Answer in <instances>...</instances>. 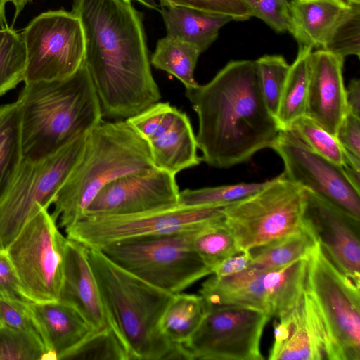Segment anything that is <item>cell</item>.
<instances>
[{"label":"cell","mask_w":360,"mask_h":360,"mask_svg":"<svg viewBox=\"0 0 360 360\" xmlns=\"http://www.w3.org/2000/svg\"><path fill=\"white\" fill-rule=\"evenodd\" d=\"M347 3L360 4V0H345Z\"/></svg>","instance_id":"49"},{"label":"cell","mask_w":360,"mask_h":360,"mask_svg":"<svg viewBox=\"0 0 360 360\" xmlns=\"http://www.w3.org/2000/svg\"><path fill=\"white\" fill-rule=\"evenodd\" d=\"M250 260L249 251H242L221 262L215 267L212 274L223 277L240 273L248 267Z\"/></svg>","instance_id":"43"},{"label":"cell","mask_w":360,"mask_h":360,"mask_svg":"<svg viewBox=\"0 0 360 360\" xmlns=\"http://www.w3.org/2000/svg\"><path fill=\"white\" fill-rule=\"evenodd\" d=\"M160 4H161V7H168L169 6V4H168V1L167 0H160Z\"/></svg>","instance_id":"48"},{"label":"cell","mask_w":360,"mask_h":360,"mask_svg":"<svg viewBox=\"0 0 360 360\" xmlns=\"http://www.w3.org/2000/svg\"><path fill=\"white\" fill-rule=\"evenodd\" d=\"M335 137L347 152L360 158V117L347 111Z\"/></svg>","instance_id":"42"},{"label":"cell","mask_w":360,"mask_h":360,"mask_svg":"<svg viewBox=\"0 0 360 360\" xmlns=\"http://www.w3.org/2000/svg\"><path fill=\"white\" fill-rule=\"evenodd\" d=\"M278 319L269 360H342L319 309L305 288Z\"/></svg>","instance_id":"18"},{"label":"cell","mask_w":360,"mask_h":360,"mask_svg":"<svg viewBox=\"0 0 360 360\" xmlns=\"http://www.w3.org/2000/svg\"><path fill=\"white\" fill-rule=\"evenodd\" d=\"M87 134L41 160L23 158L0 200V250H6L28 221L53 204L84 150Z\"/></svg>","instance_id":"7"},{"label":"cell","mask_w":360,"mask_h":360,"mask_svg":"<svg viewBox=\"0 0 360 360\" xmlns=\"http://www.w3.org/2000/svg\"><path fill=\"white\" fill-rule=\"evenodd\" d=\"M303 226L335 266L360 289V219L303 188Z\"/></svg>","instance_id":"16"},{"label":"cell","mask_w":360,"mask_h":360,"mask_svg":"<svg viewBox=\"0 0 360 360\" xmlns=\"http://www.w3.org/2000/svg\"><path fill=\"white\" fill-rule=\"evenodd\" d=\"M267 181L240 183L179 191L178 205L183 207H224L248 197L261 188Z\"/></svg>","instance_id":"33"},{"label":"cell","mask_w":360,"mask_h":360,"mask_svg":"<svg viewBox=\"0 0 360 360\" xmlns=\"http://www.w3.org/2000/svg\"><path fill=\"white\" fill-rule=\"evenodd\" d=\"M305 288L319 309L342 360H360V289L316 243L308 255Z\"/></svg>","instance_id":"12"},{"label":"cell","mask_w":360,"mask_h":360,"mask_svg":"<svg viewBox=\"0 0 360 360\" xmlns=\"http://www.w3.org/2000/svg\"><path fill=\"white\" fill-rule=\"evenodd\" d=\"M346 102L348 111L360 117V81L358 79L351 80L346 89Z\"/></svg>","instance_id":"44"},{"label":"cell","mask_w":360,"mask_h":360,"mask_svg":"<svg viewBox=\"0 0 360 360\" xmlns=\"http://www.w3.org/2000/svg\"><path fill=\"white\" fill-rule=\"evenodd\" d=\"M65 240L48 210L41 209L6 249L29 301L58 300Z\"/></svg>","instance_id":"10"},{"label":"cell","mask_w":360,"mask_h":360,"mask_svg":"<svg viewBox=\"0 0 360 360\" xmlns=\"http://www.w3.org/2000/svg\"><path fill=\"white\" fill-rule=\"evenodd\" d=\"M22 160L21 108L17 100L0 106V200L9 189Z\"/></svg>","instance_id":"26"},{"label":"cell","mask_w":360,"mask_h":360,"mask_svg":"<svg viewBox=\"0 0 360 360\" xmlns=\"http://www.w3.org/2000/svg\"><path fill=\"white\" fill-rule=\"evenodd\" d=\"M82 23L84 63L103 117L127 120L160 101L142 14L127 0H74Z\"/></svg>","instance_id":"1"},{"label":"cell","mask_w":360,"mask_h":360,"mask_svg":"<svg viewBox=\"0 0 360 360\" xmlns=\"http://www.w3.org/2000/svg\"><path fill=\"white\" fill-rule=\"evenodd\" d=\"M200 53L194 46L166 35L158 41L150 63L174 76L186 89H191L198 85L194 71Z\"/></svg>","instance_id":"29"},{"label":"cell","mask_w":360,"mask_h":360,"mask_svg":"<svg viewBox=\"0 0 360 360\" xmlns=\"http://www.w3.org/2000/svg\"><path fill=\"white\" fill-rule=\"evenodd\" d=\"M251 17L261 19L274 30L290 32L291 15L288 0H242Z\"/></svg>","instance_id":"38"},{"label":"cell","mask_w":360,"mask_h":360,"mask_svg":"<svg viewBox=\"0 0 360 360\" xmlns=\"http://www.w3.org/2000/svg\"><path fill=\"white\" fill-rule=\"evenodd\" d=\"M72 359L129 360L125 345L111 326L92 333L76 349Z\"/></svg>","instance_id":"37"},{"label":"cell","mask_w":360,"mask_h":360,"mask_svg":"<svg viewBox=\"0 0 360 360\" xmlns=\"http://www.w3.org/2000/svg\"><path fill=\"white\" fill-rule=\"evenodd\" d=\"M31 1L32 0H8V2H11L15 8L14 21L25 6Z\"/></svg>","instance_id":"45"},{"label":"cell","mask_w":360,"mask_h":360,"mask_svg":"<svg viewBox=\"0 0 360 360\" xmlns=\"http://www.w3.org/2000/svg\"><path fill=\"white\" fill-rule=\"evenodd\" d=\"M308 256L274 269L245 270L227 276L211 274L200 295L206 305L237 304L278 318L297 301L305 288Z\"/></svg>","instance_id":"9"},{"label":"cell","mask_w":360,"mask_h":360,"mask_svg":"<svg viewBox=\"0 0 360 360\" xmlns=\"http://www.w3.org/2000/svg\"><path fill=\"white\" fill-rule=\"evenodd\" d=\"M159 11L167 36L184 41L201 53L215 41L219 30L233 20L228 15L178 6L162 7Z\"/></svg>","instance_id":"24"},{"label":"cell","mask_w":360,"mask_h":360,"mask_svg":"<svg viewBox=\"0 0 360 360\" xmlns=\"http://www.w3.org/2000/svg\"><path fill=\"white\" fill-rule=\"evenodd\" d=\"M127 1H129L130 2L135 1L140 3L141 4L143 5L144 6H146L148 8L155 9V10H158V11L160 10V6L158 5L154 0H127Z\"/></svg>","instance_id":"47"},{"label":"cell","mask_w":360,"mask_h":360,"mask_svg":"<svg viewBox=\"0 0 360 360\" xmlns=\"http://www.w3.org/2000/svg\"><path fill=\"white\" fill-rule=\"evenodd\" d=\"M0 295L29 301L6 250H0Z\"/></svg>","instance_id":"41"},{"label":"cell","mask_w":360,"mask_h":360,"mask_svg":"<svg viewBox=\"0 0 360 360\" xmlns=\"http://www.w3.org/2000/svg\"><path fill=\"white\" fill-rule=\"evenodd\" d=\"M29 302L0 295V326L38 332Z\"/></svg>","instance_id":"40"},{"label":"cell","mask_w":360,"mask_h":360,"mask_svg":"<svg viewBox=\"0 0 360 360\" xmlns=\"http://www.w3.org/2000/svg\"><path fill=\"white\" fill-rule=\"evenodd\" d=\"M223 207L177 205L133 214L84 216L65 230L68 238L101 250L126 239L181 231L223 218Z\"/></svg>","instance_id":"14"},{"label":"cell","mask_w":360,"mask_h":360,"mask_svg":"<svg viewBox=\"0 0 360 360\" xmlns=\"http://www.w3.org/2000/svg\"><path fill=\"white\" fill-rule=\"evenodd\" d=\"M23 158L56 153L103 122L101 103L84 63L58 79L25 83L18 96Z\"/></svg>","instance_id":"3"},{"label":"cell","mask_w":360,"mask_h":360,"mask_svg":"<svg viewBox=\"0 0 360 360\" xmlns=\"http://www.w3.org/2000/svg\"><path fill=\"white\" fill-rule=\"evenodd\" d=\"M212 221L181 231L126 239L100 250L144 281L177 294L212 274L193 246L197 234Z\"/></svg>","instance_id":"6"},{"label":"cell","mask_w":360,"mask_h":360,"mask_svg":"<svg viewBox=\"0 0 360 360\" xmlns=\"http://www.w3.org/2000/svg\"><path fill=\"white\" fill-rule=\"evenodd\" d=\"M347 6L345 0H292L290 32L301 45L321 48Z\"/></svg>","instance_id":"23"},{"label":"cell","mask_w":360,"mask_h":360,"mask_svg":"<svg viewBox=\"0 0 360 360\" xmlns=\"http://www.w3.org/2000/svg\"><path fill=\"white\" fill-rule=\"evenodd\" d=\"M289 129L319 155L338 165L360 170V158L347 152L335 136L307 116L297 119Z\"/></svg>","instance_id":"30"},{"label":"cell","mask_w":360,"mask_h":360,"mask_svg":"<svg viewBox=\"0 0 360 360\" xmlns=\"http://www.w3.org/2000/svg\"><path fill=\"white\" fill-rule=\"evenodd\" d=\"M255 62L264 99L275 117L290 65L278 55H266Z\"/></svg>","instance_id":"36"},{"label":"cell","mask_w":360,"mask_h":360,"mask_svg":"<svg viewBox=\"0 0 360 360\" xmlns=\"http://www.w3.org/2000/svg\"><path fill=\"white\" fill-rule=\"evenodd\" d=\"M270 319L250 307L206 305L201 323L184 345L191 360H263L260 342Z\"/></svg>","instance_id":"13"},{"label":"cell","mask_w":360,"mask_h":360,"mask_svg":"<svg viewBox=\"0 0 360 360\" xmlns=\"http://www.w3.org/2000/svg\"><path fill=\"white\" fill-rule=\"evenodd\" d=\"M206 304L200 295L177 293L160 321L162 333L171 344L184 345L201 323Z\"/></svg>","instance_id":"27"},{"label":"cell","mask_w":360,"mask_h":360,"mask_svg":"<svg viewBox=\"0 0 360 360\" xmlns=\"http://www.w3.org/2000/svg\"><path fill=\"white\" fill-rule=\"evenodd\" d=\"M295 61L290 65L276 120L281 130H288L305 114L309 79V56L312 47L300 44Z\"/></svg>","instance_id":"25"},{"label":"cell","mask_w":360,"mask_h":360,"mask_svg":"<svg viewBox=\"0 0 360 360\" xmlns=\"http://www.w3.org/2000/svg\"><path fill=\"white\" fill-rule=\"evenodd\" d=\"M147 141L155 167L176 174L201 158L189 117L168 102H158L127 119Z\"/></svg>","instance_id":"17"},{"label":"cell","mask_w":360,"mask_h":360,"mask_svg":"<svg viewBox=\"0 0 360 360\" xmlns=\"http://www.w3.org/2000/svg\"><path fill=\"white\" fill-rule=\"evenodd\" d=\"M153 167L147 141L127 120L103 121L88 133L84 150L57 193L51 214L65 229L84 216L105 186Z\"/></svg>","instance_id":"4"},{"label":"cell","mask_w":360,"mask_h":360,"mask_svg":"<svg viewBox=\"0 0 360 360\" xmlns=\"http://www.w3.org/2000/svg\"><path fill=\"white\" fill-rule=\"evenodd\" d=\"M29 306L49 360L70 359L81 344L96 331L76 309L58 300L29 302Z\"/></svg>","instance_id":"22"},{"label":"cell","mask_w":360,"mask_h":360,"mask_svg":"<svg viewBox=\"0 0 360 360\" xmlns=\"http://www.w3.org/2000/svg\"><path fill=\"white\" fill-rule=\"evenodd\" d=\"M175 176L157 167L122 176L99 191L84 216L133 214L176 207L179 190Z\"/></svg>","instance_id":"19"},{"label":"cell","mask_w":360,"mask_h":360,"mask_svg":"<svg viewBox=\"0 0 360 360\" xmlns=\"http://www.w3.org/2000/svg\"><path fill=\"white\" fill-rule=\"evenodd\" d=\"M343 63V58L322 49L311 51L309 56L304 115L335 136L348 111Z\"/></svg>","instance_id":"20"},{"label":"cell","mask_w":360,"mask_h":360,"mask_svg":"<svg viewBox=\"0 0 360 360\" xmlns=\"http://www.w3.org/2000/svg\"><path fill=\"white\" fill-rule=\"evenodd\" d=\"M186 96L198 115L201 160L214 167L248 161L271 148L281 130L264 99L255 61H231Z\"/></svg>","instance_id":"2"},{"label":"cell","mask_w":360,"mask_h":360,"mask_svg":"<svg viewBox=\"0 0 360 360\" xmlns=\"http://www.w3.org/2000/svg\"><path fill=\"white\" fill-rule=\"evenodd\" d=\"M8 0H0V28L6 26V4Z\"/></svg>","instance_id":"46"},{"label":"cell","mask_w":360,"mask_h":360,"mask_svg":"<svg viewBox=\"0 0 360 360\" xmlns=\"http://www.w3.org/2000/svg\"><path fill=\"white\" fill-rule=\"evenodd\" d=\"M21 36L26 50L25 83L67 77L84 61V30L72 11L41 13L29 22Z\"/></svg>","instance_id":"11"},{"label":"cell","mask_w":360,"mask_h":360,"mask_svg":"<svg viewBox=\"0 0 360 360\" xmlns=\"http://www.w3.org/2000/svg\"><path fill=\"white\" fill-rule=\"evenodd\" d=\"M86 252L109 324L129 360H167L172 344L162 333L160 321L174 294L128 272L100 250L86 247Z\"/></svg>","instance_id":"5"},{"label":"cell","mask_w":360,"mask_h":360,"mask_svg":"<svg viewBox=\"0 0 360 360\" xmlns=\"http://www.w3.org/2000/svg\"><path fill=\"white\" fill-rule=\"evenodd\" d=\"M303 205V188L282 173L222 211L240 250L247 251L302 230Z\"/></svg>","instance_id":"8"},{"label":"cell","mask_w":360,"mask_h":360,"mask_svg":"<svg viewBox=\"0 0 360 360\" xmlns=\"http://www.w3.org/2000/svg\"><path fill=\"white\" fill-rule=\"evenodd\" d=\"M26 50L21 34L12 27L0 28V96L24 81Z\"/></svg>","instance_id":"32"},{"label":"cell","mask_w":360,"mask_h":360,"mask_svg":"<svg viewBox=\"0 0 360 360\" xmlns=\"http://www.w3.org/2000/svg\"><path fill=\"white\" fill-rule=\"evenodd\" d=\"M195 252L213 270L226 259L242 251L224 221V217L212 221L193 240Z\"/></svg>","instance_id":"31"},{"label":"cell","mask_w":360,"mask_h":360,"mask_svg":"<svg viewBox=\"0 0 360 360\" xmlns=\"http://www.w3.org/2000/svg\"><path fill=\"white\" fill-rule=\"evenodd\" d=\"M313 235L302 230L250 249L251 260L248 267L274 269L307 257L316 244Z\"/></svg>","instance_id":"28"},{"label":"cell","mask_w":360,"mask_h":360,"mask_svg":"<svg viewBox=\"0 0 360 360\" xmlns=\"http://www.w3.org/2000/svg\"><path fill=\"white\" fill-rule=\"evenodd\" d=\"M169 6H178L207 13L230 16L233 20H245L251 17L242 0H167ZM168 6V7H169Z\"/></svg>","instance_id":"39"},{"label":"cell","mask_w":360,"mask_h":360,"mask_svg":"<svg viewBox=\"0 0 360 360\" xmlns=\"http://www.w3.org/2000/svg\"><path fill=\"white\" fill-rule=\"evenodd\" d=\"M58 301L76 309L95 330L110 326L86 256V247L67 237Z\"/></svg>","instance_id":"21"},{"label":"cell","mask_w":360,"mask_h":360,"mask_svg":"<svg viewBox=\"0 0 360 360\" xmlns=\"http://www.w3.org/2000/svg\"><path fill=\"white\" fill-rule=\"evenodd\" d=\"M0 360H49V355L37 330L0 326Z\"/></svg>","instance_id":"35"},{"label":"cell","mask_w":360,"mask_h":360,"mask_svg":"<svg viewBox=\"0 0 360 360\" xmlns=\"http://www.w3.org/2000/svg\"><path fill=\"white\" fill-rule=\"evenodd\" d=\"M343 58L360 56V4L347 3L321 48Z\"/></svg>","instance_id":"34"},{"label":"cell","mask_w":360,"mask_h":360,"mask_svg":"<svg viewBox=\"0 0 360 360\" xmlns=\"http://www.w3.org/2000/svg\"><path fill=\"white\" fill-rule=\"evenodd\" d=\"M284 164L283 176L360 219V190L342 166L314 152L292 130H281L272 143Z\"/></svg>","instance_id":"15"}]
</instances>
